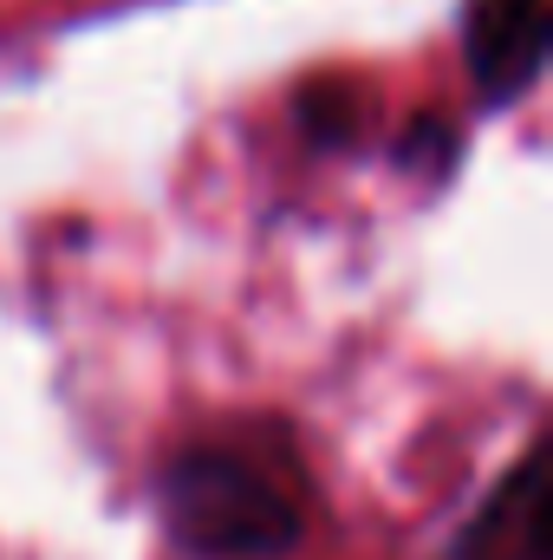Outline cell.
<instances>
[{"mask_svg": "<svg viewBox=\"0 0 553 560\" xmlns=\"http://www.w3.org/2000/svg\"><path fill=\"white\" fill-rule=\"evenodd\" d=\"M156 509L169 541L196 560H280L306 535L299 495H286L274 469H261L235 443L176 450L156 482Z\"/></svg>", "mask_w": 553, "mask_h": 560, "instance_id": "1", "label": "cell"}, {"mask_svg": "<svg viewBox=\"0 0 553 560\" xmlns=\"http://www.w3.org/2000/svg\"><path fill=\"white\" fill-rule=\"evenodd\" d=\"M553 39V0H469L462 7V66L489 112L521 105L541 85Z\"/></svg>", "mask_w": 553, "mask_h": 560, "instance_id": "2", "label": "cell"}, {"mask_svg": "<svg viewBox=\"0 0 553 560\" xmlns=\"http://www.w3.org/2000/svg\"><path fill=\"white\" fill-rule=\"evenodd\" d=\"M398 156H404V163H416V170L430 163V170L443 176V170L456 163V138H449V125H443V118H416V131L398 143Z\"/></svg>", "mask_w": 553, "mask_h": 560, "instance_id": "4", "label": "cell"}, {"mask_svg": "<svg viewBox=\"0 0 553 560\" xmlns=\"http://www.w3.org/2000/svg\"><path fill=\"white\" fill-rule=\"evenodd\" d=\"M449 560H553L548 541V443L534 436L515 469L489 489V502L462 522Z\"/></svg>", "mask_w": 553, "mask_h": 560, "instance_id": "3", "label": "cell"}]
</instances>
